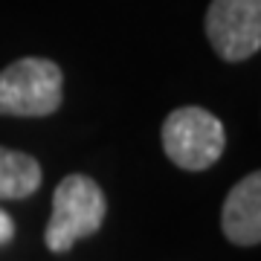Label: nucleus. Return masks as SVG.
Listing matches in <instances>:
<instances>
[{
    "label": "nucleus",
    "mask_w": 261,
    "mask_h": 261,
    "mask_svg": "<svg viewBox=\"0 0 261 261\" xmlns=\"http://www.w3.org/2000/svg\"><path fill=\"white\" fill-rule=\"evenodd\" d=\"M105 215H108V200L99 183L87 174H67L53 195V218L44 235L49 252L73 250L75 241L93 235L102 226Z\"/></svg>",
    "instance_id": "obj_1"
},
{
    "label": "nucleus",
    "mask_w": 261,
    "mask_h": 261,
    "mask_svg": "<svg viewBox=\"0 0 261 261\" xmlns=\"http://www.w3.org/2000/svg\"><path fill=\"white\" fill-rule=\"evenodd\" d=\"M64 75L49 58H18L0 73V116H49L61 108Z\"/></svg>",
    "instance_id": "obj_2"
},
{
    "label": "nucleus",
    "mask_w": 261,
    "mask_h": 261,
    "mask_svg": "<svg viewBox=\"0 0 261 261\" xmlns=\"http://www.w3.org/2000/svg\"><path fill=\"white\" fill-rule=\"evenodd\" d=\"M226 145L224 125L203 108H177L163 122V148L183 171H206L215 166Z\"/></svg>",
    "instance_id": "obj_3"
},
{
    "label": "nucleus",
    "mask_w": 261,
    "mask_h": 261,
    "mask_svg": "<svg viewBox=\"0 0 261 261\" xmlns=\"http://www.w3.org/2000/svg\"><path fill=\"white\" fill-rule=\"evenodd\" d=\"M206 35L224 61H244L261 47V0H212Z\"/></svg>",
    "instance_id": "obj_4"
},
{
    "label": "nucleus",
    "mask_w": 261,
    "mask_h": 261,
    "mask_svg": "<svg viewBox=\"0 0 261 261\" xmlns=\"http://www.w3.org/2000/svg\"><path fill=\"white\" fill-rule=\"evenodd\" d=\"M221 229L238 247H255L261 241V174L252 171L238 180L221 209Z\"/></svg>",
    "instance_id": "obj_5"
},
{
    "label": "nucleus",
    "mask_w": 261,
    "mask_h": 261,
    "mask_svg": "<svg viewBox=\"0 0 261 261\" xmlns=\"http://www.w3.org/2000/svg\"><path fill=\"white\" fill-rule=\"evenodd\" d=\"M41 166L23 151L0 148V200H23L41 186Z\"/></svg>",
    "instance_id": "obj_6"
},
{
    "label": "nucleus",
    "mask_w": 261,
    "mask_h": 261,
    "mask_svg": "<svg viewBox=\"0 0 261 261\" xmlns=\"http://www.w3.org/2000/svg\"><path fill=\"white\" fill-rule=\"evenodd\" d=\"M12 238H15V221H12L9 212H3V209H0V247H3V244H9Z\"/></svg>",
    "instance_id": "obj_7"
}]
</instances>
